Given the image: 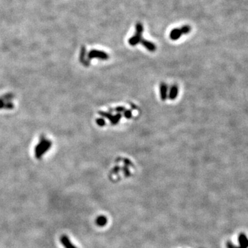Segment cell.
<instances>
[{
    "instance_id": "6da1fadb",
    "label": "cell",
    "mask_w": 248,
    "mask_h": 248,
    "mask_svg": "<svg viewBox=\"0 0 248 248\" xmlns=\"http://www.w3.org/2000/svg\"><path fill=\"white\" fill-rule=\"evenodd\" d=\"M144 32V26H143L142 23L139 22L136 24V33L135 35L133 37H130L129 39L128 42L130 45L134 46L139 43H140L142 41V33Z\"/></svg>"
},
{
    "instance_id": "7a4b0ae2",
    "label": "cell",
    "mask_w": 248,
    "mask_h": 248,
    "mask_svg": "<svg viewBox=\"0 0 248 248\" xmlns=\"http://www.w3.org/2000/svg\"><path fill=\"white\" fill-rule=\"evenodd\" d=\"M51 146V142L45 139V138H41L39 144L37 145L35 150V156L37 158H40Z\"/></svg>"
},
{
    "instance_id": "3957f363",
    "label": "cell",
    "mask_w": 248,
    "mask_h": 248,
    "mask_svg": "<svg viewBox=\"0 0 248 248\" xmlns=\"http://www.w3.org/2000/svg\"><path fill=\"white\" fill-rule=\"evenodd\" d=\"M88 57L89 60L93 58H99L101 59H104V60H106V59H108L109 58V56L106 53L103 52V51L92 50H91L90 52L89 53Z\"/></svg>"
},
{
    "instance_id": "277c9868",
    "label": "cell",
    "mask_w": 248,
    "mask_h": 248,
    "mask_svg": "<svg viewBox=\"0 0 248 248\" xmlns=\"http://www.w3.org/2000/svg\"><path fill=\"white\" fill-rule=\"evenodd\" d=\"M60 242L64 248H77L74 244H73L69 239V237L66 235H62L60 237Z\"/></svg>"
},
{
    "instance_id": "5b68a950",
    "label": "cell",
    "mask_w": 248,
    "mask_h": 248,
    "mask_svg": "<svg viewBox=\"0 0 248 248\" xmlns=\"http://www.w3.org/2000/svg\"><path fill=\"white\" fill-rule=\"evenodd\" d=\"M182 35H183V33L181 28H174L170 32V37L172 40L175 41L179 39Z\"/></svg>"
},
{
    "instance_id": "8992f818",
    "label": "cell",
    "mask_w": 248,
    "mask_h": 248,
    "mask_svg": "<svg viewBox=\"0 0 248 248\" xmlns=\"http://www.w3.org/2000/svg\"><path fill=\"white\" fill-rule=\"evenodd\" d=\"M141 43H142V45H144L148 50L150 51V52H154V51L156 50V45H154L153 43L150 42V41H147L144 39H142Z\"/></svg>"
},
{
    "instance_id": "52a82bcc",
    "label": "cell",
    "mask_w": 248,
    "mask_h": 248,
    "mask_svg": "<svg viewBox=\"0 0 248 248\" xmlns=\"http://www.w3.org/2000/svg\"><path fill=\"white\" fill-rule=\"evenodd\" d=\"M239 241L240 244V247L243 248L248 247V239L246 236L244 234H241L239 237Z\"/></svg>"
},
{
    "instance_id": "ba28073f",
    "label": "cell",
    "mask_w": 248,
    "mask_h": 248,
    "mask_svg": "<svg viewBox=\"0 0 248 248\" xmlns=\"http://www.w3.org/2000/svg\"><path fill=\"white\" fill-rule=\"evenodd\" d=\"M160 92H161V98L163 101H165L167 98V92H168V86L167 85L165 84L164 83H162L160 86Z\"/></svg>"
},
{
    "instance_id": "9c48e42d",
    "label": "cell",
    "mask_w": 248,
    "mask_h": 248,
    "mask_svg": "<svg viewBox=\"0 0 248 248\" xmlns=\"http://www.w3.org/2000/svg\"><path fill=\"white\" fill-rule=\"evenodd\" d=\"M178 86H176V85L172 86L170 91L169 98L171 99V100H174V99H175L178 96Z\"/></svg>"
},
{
    "instance_id": "30bf717a",
    "label": "cell",
    "mask_w": 248,
    "mask_h": 248,
    "mask_svg": "<svg viewBox=\"0 0 248 248\" xmlns=\"http://www.w3.org/2000/svg\"><path fill=\"white\" fill-rule=\"evenodd\" d=\"M107 222H108V219L105 216H99L96 219L95 223L99 227H104V225H106Z\"/></svg>"
},
{
    "instance_id": "8fae6325",
    "label": "cell",
    "mask_w": 248,
    "mask_h": 248,
    "mask_svg": "<svg viewBox=\"0 0 248 248\" xmlns=\"http://www.w3.org/2000/svg\"><path fill=\"white\" fill-rule=\"evenodd\" d=\"M121 118H122V114H117L116 115H112V118H111L110 122H111V124H112V125H116V124H118Z\"/></svg>"
},
{
    "instance_id": "7c38bea8",
    "label": "cell",
    "mask_w": 248,
    "mask_h": 248,
    "mask_svg": "<svg viewBox=\"0 0 248 248\" xmlns=\"http://www.w3.org/2000/svg\"><path fill=\"white\" fill-rule=\"evenodd\" d=\"M182 30V31H183V35L184 34H188V33H190V30H191V28H190V26H188V25H185V26H182L180 28Z\"/></svg>"
},
{
    "instance_id": "4fadbf2b",
    "label": "cell",
    "mask_w": 248,
    "mask_h": 248,
    "mask_svg": "<svg viewBox=\"0 0 248 248\" xmlns=\"http://www.w3.org/2000/svg\"><path fill=\"white\" fill-rule=\"evenodd\" d=\"M96 123H97V124L99 126H105V125H106V122H105V120L103 119H101V118L97 119Z\"/></svg>"
},
{
    "instance_id": "5bb4252c",
    "label": "cell",
    "mask_w": 248,
    "mask_h": 248,
    "mask_svg": "<svg viewBox=\"0 0 248 248\" xmlns=\"http://www.w3.org/2000/svg\"><path fill=\"white\" fill-rule=\"evenodd\" d=\"M99 114L102 115V117H106L107 119H108L109 120L111 119V118H112V115L110 114V113H108V112H99Z\"/></svg>"
},
{
    "instance_id": "9a60e30c",
    "label": "cell",
    "mask_w": 248,
    "mask_h": 248,
    "mask_svg": "<svg viewBox=\"0 0 248 248\" xmlns=\"http://www.w3.org/2000/svg\"><path fill=\"white\" fill-rule=\"evenodd\" d=\"M124 117L126 119H130L131 117H132V112H131L130 110H125Z\"/></svg>"
},
{
    "instance_id": "2e32d148",
    "label": "cell",
    "mask_w": 248,
    "mask_h": 248,
    "mask_svg": "<svg viewBox=\"0 0 248 248\" xmlns=\"http://www.w3.org/2000/svg\"><path fill=\"white\" fill-rule=\"evenodd\" d=\"M125 110H125V108H124V107H122V106L117 107V108H116V111H117V112H124Z\"/></svg>"
},
{
    "instance_id": "e0dca14e",
    "label": "cell",
    "mask_w": 248,
    "mask_h": 248,
    "mask_svg": "<svg viewBox=\"0 0 248 248\" xmlns=\"http://www.w3.org/2000/svg\"><path fill=\"white\" fill-rule=\"evenodd\" d=\"M227 248H243V247H236V246L234 245L233 244H232V243H228L227 244Z\"/></svg>"
}]
</instances>
